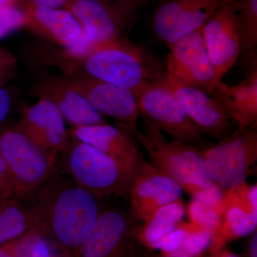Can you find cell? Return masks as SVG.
<instances>
[{"instance_id":"cell-29","label":"cell","mask_w":257,"mask_h":257,"mask_svg":"<svg viewBox=\"0 0 257 257\" xmlns=\"http://www.w3.org/2000/svg\"><path fill=\"white\" fill-rule=\"evenodd\" d=\"M11 198H15L14 182L8 166L0 155V199Z\"/></svg>"},{"instance_id":"cell-34","label":"cell","mask_w":257,"mask_h":257,"mask_svg":"<svg viewBox=\"0 0 257 257\" xmlns=\"http://www.w3.org/2000/svg\"><path fill=\"white\" fill-rule=\"evenodd\" d=\"M16 60L6 51L0 50V68L15 65Z\"/></svg>"},{"instance_id":"cell-19","label":"cell","mask_w":257,"mask_h":257,"mask_svg":"<svg viewBox=\"0 0 257 257\" xmlns=\"http://www.w3.org/2000/svg\"><path fill=\"white\" fill-rule=\"evenodd\" d=\"M246 76L242 82L229 86L221 81L211 94L236 125L245 128L257 125L256 52L243 60Z\"/></svg>"},{"instance_id":"cell-35","label":"cell","mask_w":257,"mask_h":257,"mask_svg":"<svg viewBox=\"0 0 257 257\" xmlns=\"http://www.w3.org/2000/svg\"><path fill=\"white\" fill-rule=\"evenodd\" d=\"M248 242V252L250 257H257V232L256 231L251 234Z\"/></svg>"},{"instance_id":"cell-20","label":"cell","mask_w":257,"mask_h":257,"mask_svg":"<svg viewBox=\"0 0 257 257\" xmlns=\"http://www.w3.org/2000/svg\"><path fill=\"white\" fill-rule=\"evenodd\" d=\"M256 226L257 219L248 202L246 189L237 187L226 190L220 224L213 235L208 248L209 253L219 252L231 240L251 234Z\"/></svg>"},{"instance_id":"cell-13","label":"cell","mask_w":257,"mask_h":257,"mask_svg":"<svg viewBox=\"0 0 257 257\" xmlns=\"http://www.w3.org/2000/svg\"><path fill=\"white\" fill-rule=\"evenodd\" d=\"M183 189L176 181L145 160L143 154L130 189V219L143 222L159 207L180 199Z\"/></svg>"},{"instance_id":"cell-23","label":"cell","mask_w":257,"mask_h":257,"mask_svg":"<svg viewBox=\"0 0 257 257\" xmlns=\"http://www.w3.org/2000/svg\"><path fill=\"white\" fill-rule=\"evenodd\" d=\"M243 60L256 52L257 0H234Z\"/></svg>"},{"instance_id":"cell-7","label":"cell","mask_w":257,"mask_h":257,"mask_svg":"<svg viewBox=\"0 0 257 257\" xmlns=\"http://www.w3.org/2000/svg\"><path fill=\"white\" fill-rule=\"evenodd\" d=\"M134 94L145 124L156 126L171 140L202 148L207 146L204 134L184 112L165 79L145 84Z\"/></svg>"},{"instance_id":"cell-10","label":"cell","mask_w":257,"mask_h":257,"mask_svg":"<svg viewBox=\"0 0 257 257\" xmlns=\"http://www.w3.org/2000/svg\"><path fill=\"white\" fill-rule=\"evenodd\" d=\"M23 27L64 49L63 58H77L94 49L75 18L67 10L47 8L28 0L22 8Z\"/></svg>"},{"instance_id":"cell-31","label":"cell","mask_w":257,"mask_h":257,"mask_svg":"<svg viewBox=\"0 0 257 257\" xmlns=\"http://www.w3.org/2000/svg\"><path fill=\"white\" fill-rule=\"evenodd\" d=\"M31 1L35 4L47 7V8L64 10L72 0H31Z\"/></svg>"},{"instance_id":"cell-26","label":"cell","mask_w":257,"mask_h":257,"mask_svg":"<svg viewBox=\"0 0 257 257\" xmlns=\"http://www.w3.org/2000/svg\"><path fill=\"white\" fill-rule=\"evenodd\" d=\"M189 222L215 232L221 222V217L214 209L192 199L187 208Z\"/></svg>"},{"instance_id":"cell-2","label":"cell","mask_w":257,"mask_h":257,"mask_svg":"<svg viewBox=\"0 0 257 257\" xmlns=\"http://www.w3.org/2000/svg\"><path fill=\"white\" fill-rule=\"evenodd\" d=\"M61 63L66 74L87 76L133 93L167 74L166 67L150 51L127 40L94 47L77 58H62Z\"/></svg>"},{"instance_id":"cell-30","label":"cell","mask_w":257,"mask_h":257,"mask_svg":"<svg viewBox=\"0 0 257 257\" xmlns=\"http://www.w3.org/2000/svg\"><path fill=\"white\" fill-rule=\"evenodd\" d=\"M14 106V97L12 92L6 88H0V130L4 127L5 121L9 117Z\"/></svg>"},{"instance_id":"cell-6","label":"cell","mask_w":257,"mask_h":257,"mask_svg":"<svg viewBox=\"0 0 257 257\" xmlns=\"http://www.w3.org/2000/svg\"><path fill=\"white\" fill-rule=\"evenodd\" d=\"M208 175L213 183L224 190L246 182L257 161V125L236 127L214 145L203 147Z\"/></svg>"},{"instance_id":"cell-4","label":"cell","mask_w":257,"mask_h":257,"mask_svg":"<svg viewBox=\"0 0 257 257\" xmlns=\"http://www.w3.org/2000/svg\"><path fill=\"white\" fill-rule=\"evenodd\" d=\"M135 137L148 154L149 162L190 195L214 184L204 165L202 147L167 141L159 128L150 124H146L145 133L137 132Z\"/></svg>"},{"instance_id":"cell-25","label":"cell","mask_w":257,"mask_h":257,"mask_svg":"<svg viewBox=\"0 0 257 257\" xmlns=\"http://www.w3.org/2000/svg\"><path fill=\"white\" fill-rule=\"evenodd\" d=\"M143 222V226L138 231V237L144 244L150 248L173 231L178 225L163 218L152 215Z\"/></svg>"},{"instance_id":"cell-33","label":"cell","mask_w":257,"mask_h":257,"mask_svg":"<svg viewBox=\"0 0 257 257\" xmlns=\"http://www.w3.org/2000/svg\"><path fill=\"white\" fill-rule=\"evenodd\" d=\"M15 74V65L0 68V88L3 87L5 83L13 78Z\"/></svg>"},{"instance_id":"cell-39","label":"cell","mask_w":257,"mask_h":257,"mask_svg":"<svg viewBox=\"0 0 257 257\" xmlns=\"http://www.w3.org/2000/svg\"><path fill=\"white\" fill-rule=\"evenodd\" d=\"M120 1L136 3V4H139L142 5V6L145 7L149 3H150V0H120Z\"/></svg>"},{"instance_id":"cell-8","label":"cell","mask_w":257,"mask_h":257,"mask_svg":"<svg viewBox=\"0 0 257 257\" xmlns=\"http://www.w3.org/2000/svg\"><path fill=\"white\" fill-rule=\"evenodd\" d=\"M142 5L120 0H72L64 10L80 25L94 47L126 40Z\"/></svg>"},{"instance_id":"cell-24","label":"cell","mask_w":257,"mask_h":257,"mask_svg":"<svg viewBox=\"0 0 257 257\" xmlns=\"http://www.w3.org/2000/svg\"><path fill=\"white\" fill-rule=\"evenodd\" d=\"M214 232L210 229L197 226L187 236L178 249L165 257H196L202 256V253L210 246Z\"/></svg>"},{"instance_id":"cell-27","label":"cell","mask_w":257,"mask_h":257,"mask_svg":"<svg viewBox=\"0 0 257 257\" xmlns=\"http://www.w3.org/2000/svg\"><path fill=\"white\" fill-rule=\"evenodd\" d=\"M198 225L192 223L180 222L173 231L155 243L151 248L159 249L167 256L180 247L184 240L196 229Z\"/></svg>"},{"instance_id":"cell-17","label":"cell","mask_w":257,"mask_h":257,"mask_svg":"<svg viewBox=\"0 0 257 257\" xmlns=\"http://www.w3.org/2000/svg\"><path fill=\"white\" fill-rule=\"evenodd\" d=\"M133 226L127 213L101 209L92 231L69 257H121Z\"/></svg>"},{"instance_id":"cell-5","label":"cell","mask_w":257,"mask_h":257,"mask_svg":"<svg viewBox=\"0 0 257 257\" xmlns=\"http://www.w3.org/2000/svg\"><path fill=\"white\" fill-rule=\"evenodd\" d=\"M0 155L13 177L15 198L20 200L45 183L58 162V157L43 151L18 126L0 130Z\"/></svg>"},{"instance_id":"cell-37","label":"cell","mask_w":257,"mask_h":257,"mask_svg":"<svg viewBox=\"0 0 257 257\" xmlns=\"http://www.w3.org/2000/svg\"><path fill=\"white\" fill-rule=\"evenodd\" d=\"M19 0H0V9L8 7L18 6Z\"/></svg>"},{"instance_id":"cell-41","label":"cell","mask_w":257,"mask_h":257,"mask_svg":"<svg viewBox=\"0 0 257 257\" xmlns=\"http://www.w3.org/2000/svg\"><path fill=\"white\" fill-rule=\"evenodd\" d=\"M196 257H202V256H196Z\"/></svg>"},{"instance_id":"cell-14","label":"cell","mask_w":257,"mask_h":257,"mask_svg":"<svg viewBox=\"0 0 257 257\" xmlns=\"http://www.w3.org/2000/svg\"><path fill=\"white\" fill-rule=\"evenodd\" d=\"M202 36L211 64L221 79L240 54L239 26L234 0H229L208 20L203 26Z\"/></svg>"},{"instance_id":"cell-11","label":"cell","mask_w":257,"mask_h":257,"mask_svg":"<svg viewBox=\"0 0 257 257\" xmlns=\"http://www.w3.org/2000/svg\"><path fill=\"white\" fill-rule=\"evenodd\" d=\"M63 76L99 114L112 118L116 126L135 135L140 114L136 96L132 91L82 74Z\"/></svg>"},{"instance_id":"cell-15","label":"cell","mask_w":257,"mask_h":257,"mask_svg":"<svg viewBox=\"0 0 257 257\" xmlns=\"http://www.w3.org/2000/svg\"><path fill=\"white\" fill-rule=\"evenodd\" d=\"M17 126L37 146L58 158L71 141L63 116L55 104L45 98L25 107Z\"/></svg>"},{"instance_id":"cell-16","label":"cell","mask_w":257,"mask_h":257,"mask_svg":"<svg viewBox=\"0 0 257 257\" xmlns=\"http://www.w3.org/2000/svg\"><path fill=\"white\" fill-rule=\"evenodd\" d=\"M165 80L184 112L204 135L219 141L234 132L235 123L212 96L196 88L182 85L167 74Z\"/></svg>"},{"instance_id":"cell-36","label":"cell","mask_w":257,"mask_h":257,"mask_svg":"<svg viewBox=\"0 0 257 257\" xmlns=\"http://www.w3.org/2000/svg\"><path fill=\"white\" fill-rule=\"evenodd\" d=\"M214 254H216V257H240L236 253L232 252L229 250L224 249V248L220 250L219 252L214 253Z\"/></svg>"},{"instance_id":"cell-38","label":"cell","mask_w":257,"mask_h":257,"mask_svg":"<svg viewBox=\"0 0 257 257\" xmlns=\"http://www.w3.org/2000/svg\"><path fill=\"white\" fill-rule=\"evenodd\" d=\"M8 29L5 26L4 21H3V18H2L1 14H0V39L3 38L5 35L9 34Z\"/></svg>"},{"instance_id":"cell-18","label":"cell","mask_w":257,"mask_h":257,"mask_svg":"<svg viewBox=\"0 0 257 257\" xmlns=\"http://www.w3.org/2000/svg\"><path fill=\"white\" fill-rule=\"evenodd\" d=\"M32 93L52 101L72 127L92 126L106 123L102 115L69 85L64 76L45 75L39 78Z\"/></svg>"},{"instance_id":"cell-1","label":"cell","mask_w":257,"mask_h":257,"mask_svg":"<svg viewBox=\"0 0 257 257\" xmlns=\"http://www.w3.org/2000/svg\"><path fill=\"white\" fill-rule=\"evenodd\" d=\"M21 200L31 214L33 230L65 257L84 242L101 210L100 199L76 183L59 161L50 178Z\"/></svg>"},{"instance_id":"cell-12","label":"cell","mask_w":257,"mask_h":257,"mask_svg":"<svg viewBox=\"0 0 257 257\" xmlns=\"http://www.w3.org/2000/svg\"><path fill=\"white\" fill-rule=\"evenodd\" d=\"M229 0H165L152 17L154 33L167 45L187 36L206 23Z\"/></svg>"},{"instance_id":"cell-21","label":"cell","mask_w":257,"mask_h":257,"mask_svg":"<svg viewBox=\"0 0 257 257\" xmlns=\"http://www.w3.org/2000/svg\"><path fill=\"white\" fill-rule=\"evenodd\" d=\"M71 136L119 160L138 162L142 155L135 135L106 124L72 127Z\"/></svg>"},{"instance_id":"cell-40","label":"cell","mask_w":257,"mask_h":257,"mask_svg":"<svg viewBox=\"0 0 257 257\" xmlns=\"http://www.w3.org/2000/svg\"><path fill=\"white\" fill-rule=\"evenodd\" d=\"M211 257H216V254H211Z\"/></svg>"},{"instance_id":"cell-32","label":"cell","mask_w":257,"mask_h":257,"mask_svg":"<svg viewBox=\"0 0 257 257\" xmlns=\"http://www.w3.org/2000/svg\"><path fill=\"white\" fill-rule=\"evenodd\" d=\"M0 257H20L14 241L0 246Z\"/></svg>"},{"instance_id":"cell-28","label":"cell","mask_w":257,"mask_h":257,"mask_svg":"<svg viewBox=\"0 0 257 257\" xmlns=\"http://www.w3.org/2000/svg\"><path fill=\"white\" fill-rule=\"evenodd\" d=\"M186 213L187 209L184 202L180 199L159 207L151 215L162 217L171 222L179 224L182 222Z\"/></svg>"},{"instance_id":"cell-22","label":"cell","mask_w":257,"mask_h":257,"mask_svg":"<svg viewBox=\"0 0 257 257\" xmlns=\"http://www.w3.org/2000/svg\"><path fill=\"white\" fill-rule=\"evenodd\" d=\"M33 230L27 204L20 199H0V246L26 236Z\"/></svg>"},{"instance_id":"cell-3","label":"cell","mask_w":257,"mask_h":257,"mask_svg":"<svg viewBox=\"0 0 257 257\" xmlns=\"http://www.w3.org/2000/svg\"><path fill=\"white\" fill-rule=\"evenodd\" d=\"M58 161L76 183L99 199L128 198L139 163L110 156L72 136Z\"/></svg>"},{"instance_id":"cell-9","label":"cell","mask_w":257,"mask_h":257,"mask_svg":"<svg viewBox=\"0 0 257 257\" xmlns=\"http://www.w3.org/2000/svg\"><path fill=\"white\" fill-rule=\"evenodd\" d=\"M168 46L170 52L165 66L167 75L182 85L196 88L211 95L221 79L208 55L202 28Z\"/></svg>"}]
</instances>
